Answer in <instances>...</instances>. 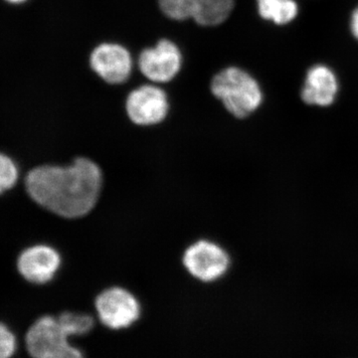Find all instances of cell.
I'll return each mask as SVG.
<instances>
[{
	"mask_svg": "<svg viewBox=\"0 0 358 358\" xmlns=\"http://www.w3.org/2000/svg\"><path fill=\"white\" fill-rule=\"evenodd\" d=\"M124 112L134 126L157 127L164 124L171 115V96L166 87L143 82L129 89L124 99Z\"/></svg>",
	"mask_w": 358,
	"mask_h": 358,
	"instance_id": "4",
	"label": "cell"
},
{
	"mask_svg": "<svg viewBox=\"0 0 358 358\" xmlns=\"http://www.w3.org/2000/svg\"><path fill=\"white\" fill-rule=\"evenodd\" d=\"M183 266L195 279L203 282L217 281L228 272L230 257L220 245L199 240L185 250Z\"/></svg>",
	"mask_w": 358,
	"mask_h": 358,
	"instance_id": "7",
	"label": "cell"
},
{
	"mask_svg": "<svg viewBox=\"0 0 358 358\" xmlns=\"http://www.w3.org/2000/svg\"><path fill=\"white\" fill-rule=\"evenodd\" d=\"M17 341L6 324L0 322V358H10L16 352Z\"/></svg>",
	"mask_w": 358,
	"mask_h": 358,
	"instance_id": "16",
	"label": "cell"
},
{
	"mask_svg": "<svg viewBox=\"0 0 358 358\" xmlns=\"http://www.w3.org/2000/svg\"><path fill=\"white\" fill-rule=\"evenodd\" d=\"M59 252L49 245L37 244L23 250L16 261L21 277L34 285L51 282L61 267Z\"/></svg>",
	"mask_w": 358,
	"mask_h": 358,
	"instance_id": "9",
	"label": "cell"
},
{
	"mask_svg": "<svg viewBox=\"0 0 358 358\" xmlns=\"http://www.w3.org/2000/svg\"><path fill=\"white\" fill-rule=\"evenodd\" d=\"M4 1L8 2V3L10 4H16V6H18V4L25 3V2L28 1V0H4Z\"/></svg>",
	"mask_w": 358,
	"mask_h": 358,
	"instance_id": "18",
	"label": "cell"
},
{
	"mask_svg": "<svg viewBox=\"0 0 358 358\" xmlns=\"http://www.w3.org/2000/svg\"><path fill=\"white\" fill-rule=\"evenodd\" d=\"M236 0H193L192 20L204 28L220 27L230 20Z\"/></svg>",
	"mask_w": 358,
	"mask_h": 358,
	"instance_id": "11",
	"label": "cell"
},
{
	"mask_svg": "<svg viewBox=\"0 0 358 358\" xmlns=\"http://www.w3.org/2000/svg\"><path fill=\"white\" fill-rule=\"evenodd\" d=\"M257 8L261 18L278 25L288 24L299 13L294 0H257Z\"/></svg>",
	"mask_w": 358,
	"mask_h": 358,
	"instance_id": "12",
	"label": "cell"
},
{
	"mask_svg": "<svg viewBox=\"0 0 358 358\" xmlns=\"http://www.w3.org/2000/svg\"><path fill=\"white\" fill-rule=\"evenodd\" d=\"M185 54L178 42L162 37L145 47L136 56V71L145 82L166 86L180 74Z\"/></svg>",
	"mask_w": 358,
	"mask_h": 358,
	"instance_id": "3",
	"label": "cell"
},
{
	"mask_svg": "<svg viewBox=\"0 0 358 358\" xmlns=\"http://www.w3.org/2000/svg\"><path fill=\"white\" fill-rule=\"evenodd\" d=\"M338 92V82L327 66L315 65L308 70L301 90V100L307 105L329 107Z\"/></svg>",
	"mask_w": 358,
	"mask_h": 358,
	"instance_id": "10",
	"label": "cell"
},
{
	"mask_svg": "<svg viewBox=\"0 0 358 358\" xmlns=\"http://www.w3.org/2000/svg\"><path fill=\"white\" fill-rule=\"evenodd\" d=\"M103 173L93 160L78 157L69 166L44 164L25 176L30 199L60 217L77 219L95 208L103 187Z\"/></svg>",
	"mask_w": 358,
	"mask_h": 358,
	"instance_id": "1",
	"label": "cell"
},
{
	"mask_svg": "<svg viewBox=\"0 0 358 358\" xmlns=\"http://www.w3.org/2000/svg\"><path fill=\"white\" fill-rule=\"evenodd\" d=\"M57 317L70 338L89 334L95 326L94 317L87 313L64 312Z\"/></svg>",
	"mask_w": 358,
	"mask_h": 358,
	"instance_id": "13",
	"label": "cell"
},
{
	"mask_svg": "<svg viewBox=\"0 0 358 358\" xmlns=\"http://www.w3.org/2000/svg\"><path fill=\"white\" fill-rule=\"evenodd\" d=\"M20 178V169L9 155L0 152V195L13 189Z\"/></svg>",
	"mask_w": 358,
	"mask_h": 358,
	"instance_id": "15",
	"label": "cell"
},
{
	"mask_svg": "<svg viewBox=\"0 0 358 358\" xmlns=\"http://www.w3.org/2000/svg\"><path fill=\"white\" fill-rule=\"evenodd\" d=\"M69 338L58 317L43 315L28 329L26 350L32 358H85L79 348L71 345Z\"/></svg>",
	"mask_w": 358,
	"mask_h": 358,
	"instance_id": "5",
	"label": "cell"
},
{
	"mask_svg": "<svg viewBox=\"0 0 358 358\" xmlns=\"http://www.w3.org/2000/svg\"><path fill=\"white\" fill-rule=\"evenodd\" d=\"M95 307L103 326L115 331L133 326L141 317L140 301L121 287H112L99 294Z\"/></svg>",
	"mask_w": 358,
	"mask_h": 358,
	"instance_id": "8",
	"label": "cell"
},
{
	"mask_svg": "<svg viewBox=\"0 0 358 358\" xmlns=\"http://www.w3.org/2000/svg\"><path fill=\"white\" fill-rule=\"evenodd\" d=\"M92 72L103 83L121 87L133 79L136 73V59L126 45L117 41H103L96 44L89 55Z\"/></svg>",
	"mask_w": 358,
	"mask_h": 358,
	"instance_id": "6",
	"label": "cell"
},
{
	"mask_svg": "<svg viewBox=\"0 0 358 358\" xmlns=\"http://www.w3.org/2000/svg\"><path fill=\"white\" fill-rule=\"evenodd\" d=\"M160 13L174 22L192 20L193 0H157Z\"/></svg>",
	"mask_w": 358,
	"mask_h": 358,
	"instance_id": "14",
	"label": "cell"
},
{
	"mask_svg": "<svg viewBox=\"0 0 358 358\" xmlns=\"http://www.w3.org/2000/svg\"><path fill=\"white\" fill-rule=\"evenodd\" d=\"M350 30H352L355 39L358 40V6L352 13V20H350Z\"/></svg>",
	"mask_w": 358,
	"mask_h": 358,
	"instance_id": "17",
	"label": "cell"
},
{
	"mask_svg": "<svg viewBox=\"0 0 358 358\" xmlns=\"http://www.w3.org/2000/svg\"><path fill=\"white\" fill-rule=\"evenodd\" d=\"M209 89L224 110L235 119H246L263 103L260 84L239 66L228 65L217 71L211 78Z\"/></svg>",
	"mask_w": 358,
	"mask_h": 358,
	"instance_id": "2",
	"label": "cell"
}]
</instances>
